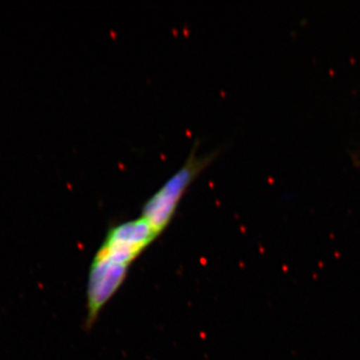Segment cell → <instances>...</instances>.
<instances>
[{
    "mask_svg": "<svg viewBox=\"0 0 360 360\" xmlns=\"http://www.w3.org/2000/svg\"><path fill=\"white\" fill-rule=\"evenodd\" d=\"M156 236L158 233L143 217L123 222L110 229L96 257L129 266Z\"/></svg>",
    "mask_w": 360,
    "mask_h": 360,
    "instance_id": "cell-2",
    "label": "cell"
},
{
    "mask_svg": "<svg viewBox=\"0 0 360 360\" xmlns=\"http://www.w3.org/2000/svg\"><path fill=\"white\" fill-rule=\"evenodd\" d=\"M196 148L198 146H194L186 162L144 203L141 217L151 225L158 236L172 221L189 187L217 155L215 153L198 155Z\"/></svg>",
    "mask_w": 360,
    "mask_h": 360,
    "instance_id": "cell-1",
    "label": "cell"
},
{
    "mask_svg": "<svg viewBox=\"0 0 360 360\" xmlns=\"http://www.w3.org/2000/svg\"><path fill=\"white\" fill-rule=\"evenodd\" d=\"M127 265L117 264L110 260L94 257L90 267L89 288H87V304L89 317L87 324L90 326L103 305L120 288L127 276Z\"/></svg>",
    "mask_w": 360,
    "mask_h": 360,
    "instance_id": "cell-3",
    "label": "cell"
}]
</instances>
